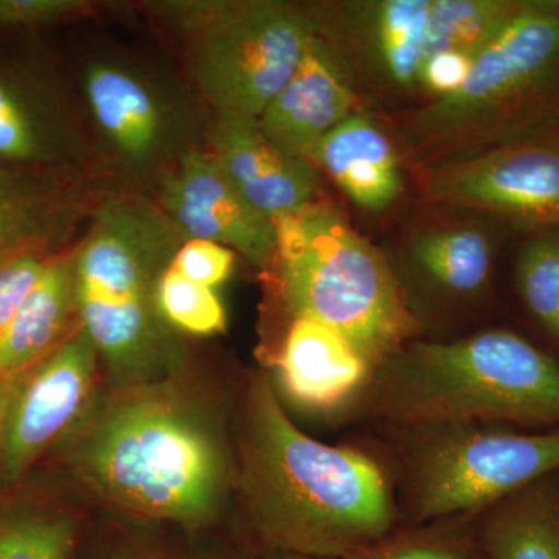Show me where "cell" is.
Wrapping results in <instances>:
<instances>
[{
	"mask_svg": "<svg viewBox=\"0 0 559 559\" xmlns=\"http://www.w3.org/2000/svg\"><path fill=\"white\" fill-rule=\"evenodd\" d=\"M57 451L73 480L123 521L191 535L230 532L231 417L183 371L109 389Z\"/></svg>",
	"mask_w": 559,
	"mask_h": 559,
	"instance_id": "obj_1",
	"label": "cell"
},
{
	"mask_svg": "<svg viewBox=\"0 0 559 559\" xmlns=\"http://www.w3.org/2000/svg\"><path fill=\"white\" fill-rule=\"evenodd\" d=\"M234 406L238 538L259 550L344 559L399 528L392 479L370 443L307 436L266 370L246 378Z\"/></svg>",
	"mask_w": 559,
	"mask_h": 559,
	"instance_id": "obj_2",
	"label": "cell"
},
{
	"mask_svg": "<svg viewBox=\"0 0 559 559\" xmlns=\"http://www.w3.org/2000/svg\"><path fill=\"white\" fill-rule=\"evenodd\" d=\"M341 421L559 429V364L510 330L414 340L371 371Z\"/></svg>",
	"mask_w": 559,
	"mask_h": 559,
	"instance_id": "obj_3",
	"label": "cell"
},
{
	"mask_svg": "<svg viewBox=\"0 0 559 559\" xmlns=\"http://www.w3.org/2000/svg\"><path fill=\"white\" fill-rule=\"evenodd\" d=\"M182 231L156 201L139 193L106 194L73 249L80 320L109 389L134 388L186 371L178 331L157 305Z\"/></svg>",
	"mask_w": 559,
	"mask_h": 559,
	"instance_id": "obj_4",
	"label": "cell"
},
{
	"mask_svg": "<svg viewBox=\"0 0 559 559\" xmlns=\"http://www.w3.org/2000/svg\"><path fill=\"white\" fill-rule=\"evenodd\" d=\"M559 127V0H522L448 97L400 121L401 157L428 168Z\"/></svg>",
	"mask_w": 559,
	"mask_h": 559,
	"instance_id": "obj_5",
	"label": "cell"
},
{
	"mask_svg": "<svg viewBox=\"0 0 559 559\" xmlns=\"http://www.w3.org/2000/svg\"><path fill=\"white\" fill-rule=\"evenodd\" d=\"M280 300L294 319L310 318L347 337L371 371L421 337L392 261L323 202L275 221Z\"/></svg>",
	"mask_w": 559,
	"mask_h": 559,
	"instance_id": "obj_6",
	"label": "cell"
},
{
	"mask_svg": "<svg viewBox=\"0 0 559 559\" xmlns=\"http://www.w3.org/2000/svg\"><path fill=\"white\" fill-rule=\"evenodd\" d=\"M392 479L399 528L473 518L559 473V429L524 432L488 423L371 428Z\"/></svg>",
	"mask_w": 559,
	"mask_h": 559,
	"instance_id": "obj_7",
	"label": "cell"
},
{
	"mask_svg": "<svg viewBox=\"0 0 559 559\" xmlns=\"http://www.w3.org/2000/svg\"><path fill=\"white\" fill-rule=\"evenodd\" d=\"M186 44L194 90L215 117L259 120L288 83L316 24L310 5L285 0L148 3Z\"/></svg>",
	"mask_w": 559,
	"mask_h": 559,
	"instance_id": "obj_8",
	"label": "cell"
},
{
	"mask_svg": "<svg viewBox=\"0 0 559 559\" xmlns=\"http://www.w3.org/2000/svg\"><path fill=\"white\" fill-rule=\"evenodd\" d=\"M81 91L110 160L134 182L157 186L173 165L209 140L213 119H202L198 100L131 58H90Z\"/></svg>",
	"mask_w": 559,
	"mask_h": 559,
	"instance_id": "obj_9",
	"label": "cell"
},
{
	"mask_svg": "<svg viewBox=\"0 0 559 559\" xmlns=\"http://www.w3.org/2000/svg\"><path fill=\"white\" fill-rule=\"evenodd\" d=\"M419 171L430 204L533 231L559 227V127Z\"/></svg>",
	"mask_w": 559,
	"mask_h": 559,
	"instance_id": "obj_10",
	"label": "cell"
},
{
	"mask_svg": "<svg viewBox=\"0 0 559 559\" xmlns=\"http://www.w3.org/2000/svg\"><path fill=\"white\" fill-rule=\"evenodd\" d=\"M100 358L80 326L68 341L10 381L2 443L0 492H10L49 451H57L98 396Z\"/></svg>",
	"mask_w": 559,
	"mask_h": 559,
	"instance_id": "obj_11",
	"label": "cell"
},
{
	"mask_svg": "<svg viewBox=\"0 0 559 559\" xmlns=\"http://www.w3.org/2000/svg\"><path fill=\"white\" fill-rule=\"evenodd\" d=\"M316 28L347 61L360 98H421L432 0L310 3Z\"/></svg>",
	"mask_w": 559,
	"mask_h": 559,
	"instance_id": "obj_12",
	"label": "cell"
},
{
	"mask_svg": "<svg viewBox=\"0 0 559 559\" xmlns=\"http://www.w3.org/2000/svg\"><path fill=\"white\" fill-rule=\"evenodd\" d=\"M492 270L495 241L485 224L473 221L415 231L400 267H393L423 340L473 314L488 297Z\"/></svg>",
	"mask_w": 559,
	"mask_h": 559,
	"instance_id": "obj_13",
	"label": "cell"
},
{
	"mask_svg": "<svg viewBox=\"0 0 559 559\" xmlns=\"http://www.w3.org/2000/svg\"><path fill=\"white\" fill-rule=\"evenodd\" d=\"M156 189L157 205L187 240L218 242L257 270L274 263V223L245 200L209 148L186 154Z\"/></svg>",
	"mask_w": 559,
	"mask_h": 559,
	"instance_id": "obj_14",
	"label": "cell"
},
{
	"mask_svg": "<svg viewBox=\"0 0 559 559\" xmlns=\"http://www.w3.org/2000/svg\"><path fill=\"white\" fill-rule=\"evenodd\" d=\"M92 146L64 95L43 70L0 57V162L86 173Z\"/></svg>",
	"mask_w": 559,
	"mask_h": 559,
	"instance_id": "obj_15",
	"label": "cell"
},
{
	"mask_svg": "<svg viewBox=\"0 0 559 559\" xmlns=\"http://www.w3.org/2000/svg\"><path fill=\"white\" fill-rule=\"evenodd\" d=\"M105 197L86 173L0 162V267L27 253L58 255Z\"/></svg>",
	"mask_w": 559,
	"mask_h": 559,
	"instance_id": "obj_16",
	"label": "cell"
},
{
	"mask_svg": "<svg viewBox=\"0 0 559 559\" xmlns=\"http://www.w3.org/2000/svg\"><path fill=\"white\" fill-rule=\"evenodd\" d=\"M358 109V84L347 61L316 28L296 72L261 114L259 124L280 150L308 160L323 135Z\"/></svg>",
	"mask_w": 559,
	"mask_h": 559,
	"instance_id": "obj_17",
	"label": "cell"
},
{
	"mask_svg": "<svg viewBox=\"0 0 559 559\" xmlns=\"http://www.w3.org/2000/svg\"><path fill=\"white\" fill-rule=\"evenodd\" d=\"M272 364L280 400L325 418L344 417L371 374L367 360L344 334L310 318L289 322Z\"/></svg>",
	"mask_w": 559,
	"mask_h": 559,
	"instance_id": "obj_18",
	"label": "cell"
},
{
	"mask_svg": "<svg viewBox=\"0 0 559 559\" xmlns=\"http://www.w3.org/2000/svg\"><path fill=\"white\" fill-rule=\"evenodd\" d=\"M209 150L245 200L272 223L318 201V168L275 146L259 120L215 117Z\"/></svg>",
	"mask_w": 559,
	"mask_h": 559,
	"instance_id": "obj_19",
	"label": "cell"
},
{
	"mask_svg": "<svg viewBox=\"0 0 559 559\" xmlns=\"http://www.w3.org/2000/svg\"><path fill=\"white\" fill-rule=\"evenodd\" d=\"M308 162L325 171L358 207L370 212L389 209L404 190L400 150L362 108L323 135Z\"/></svg>",
	"mask_w": 559,
	"mask_h": 559,
	"instance_id": "obj_20",
	"label": "cell"
},
{
	"mask_svg": "<svg viewBox=\"0 0 559 559\" xmlns=\"http://www.w3.org/2000/svg\"><path fill=\"white\" fill-rule=\"evenodd\" d=\"M80 326L73 252L58 253L0 336V373L9 381L20 377Z\"/></svg>",
	"mask_w": 559,
	"mask_h": 559,
	"instance_id": "obj_21",
	"label": "cell"
},
{
	"mask_svg": "<svg viewBox=\"0 0 559 559\" xmlns=\"http://www.w3.org/2000/svg\"><path fill=\"white\" fill-rule=\"evenodd\" d=\"M481 559H559V473L473 518Z\"/></svg>",
	"mask_w": 559,
	"mask_h": 559,
	"instance_id": "obj_22",
	"label": "cell"
},
{
	"mask_svg": "<svg viewBox=\"0 0 559 559\" xmlns=\"http://www.w3.org/2000/svg\"><path fill=\"white\" fill-rule=\"evenodd\" d=\"M253 550L231 532L191 535L123 521L86 533L73 559H252Z\"/></svg>",
	"mask_w": 559,
	"mask_h": 559,
	"instance_id": "obj_23",
	"label": "cell"
},
{
	"mask_svg": "<svg viewBox=\"0 0 559 559\" xmlns=\"http://www.w3.org/2000/svg\"><path fill=\"white\" fill-rule=\"evenodd\" d=\"M86 533L72 510L0 500V559H73Z\"/></svg>",
	"mask_w": 559,
	"mask_h": 559,
	"instance_id": "obj_24",
	"label": "cell"
},
{
	"mask_svg": "<svg viewBox=\"0 0 559 559\" xmlns=\"http://www.w3.org/2000/svg\"><path fill=\"white\" fill-rule=\"evenodd\" d=\"M521 3L522 0H432L425 61L443 51L477 57Z\"/></svg>",
	"mask_w": 559,
	"mask_h": 559,
	"instance_id": "obj_25",
	"label": "cell"
},
{
	"mask_svg": "<svg viewBox=\"0 0 559 559\" xmlns=\"http://www.w3.org/2000/svg\"><path fill=\"white\" fill-rule=\"evenodd\" d=\"M473 518L396 528L344 559H481Z\"/></svg>",
	"mask_w": 559,
	"mask_h": 559,
	"instance_id": "obj_26",
	"label": "cell"
},
{
	"mask_svg": "<svg viewBox=\"0 0 559 559\" xmlns=\"http://www.w3.org/2000/svg\"><path fill=\"white\" fill-rule=\"evenodd\" d=\"M516 288L532 319L559 344V227L533 231L522 246Z\"/></svg>",
	"mask_w": 559,
	"mask_h": 559,
	"instance_id": "obj_27",
	"label": "cell"
},
{
	"mask_svg": "<svg viewBox=\"0 0 559 559\" xmlns=\"http://www.w3.org/2000/svg\"><path fill=\"white\" fill-rule=\"evenodd\" d=\"M162 318L178 333L213 336L226 330L227 316L215 289L168 267L157 289Z\"/></svg>",
	"mask_w": 559,
	"mask_h": 559,
	"instance_id": "obj_28",
	"label": "cell"
},
{
	"mask_svg": "<svg viewBox=\"0 0 559 559\" xmlns=\"http://www.w3.org/2000/svg\"><path fill=\"white\" fill-rule=\"evenodd\" d=\"M235 252L218 242L187 240L180 246L171 266L183 277L215 289L234 271Z\"/></svg>",
	"mask_w": 559,
	"mask_h": 559,
	"instance_id": "obj_29",
	"label": "cell"
},
{
	"mask_svg": "<svg viewBox=\"0 0 559 559\" xmlns=\"http://www.w3.org/2000/svg\"><path fill=\"white\" fill-rule=\"evenodd\" d=\"M55 255L27 253L0 267V336L9 329L28 294Z\"/></svg>",
	"mask_w": 559,
	"mask_h": 559,
	"instance_id": "obj_30",
	"label": "cell"
},
{
	"mask_svg": "<svg viewBox=\"0 0 559 559\" xmlns=\"http://www.w3.org/2000/svg\"><path fill=\"white\" fill-rule=\"evenodd\" d=\"M87 10L84 0H0V32L55 24Z\"/></svg>",
	"mask_w": 559,
	"mask_h": 559,
	"instance_id": "obj_31",
	"label": "cell"
},
{
	"mask_svg": "<svg viewBox=\"0 0 559 559\" xmlns=\"http://www.w3.org/2000/svg\"><path fill=\"white\" fill-rule=\"evenodd\" d=\"M476 57L463 51H443L423 62L419 70V94L421 103L439 100L460 90Z\"/></svg>",
	"mask_w": 559,
	"mask_h": 559,
	"instance_id": "obj_32",
	"label": "cell"
},
{
	"mask_svg": "<svg viewBox=\"0 0 559 559\" xmlns=\"http://www.w3.org/2000/svg\"><path fill=\"white\" fill-rule=\"evenodd\" d=\"M252 559H325L307 557V555L289 554V551L280 550H253Z\"/></svg>",
	"mask_w": 559,
	"mask_h": 559,
	"instance_id": "obj_33",
	"label": "cell"
},
{
	"mask_svg": "<svg viewBox=\"0 0 559 559\" xmlns=\"http://www.w3.org/2000/svg\"><path fill=\"white\" fill-rule=\"evenodd\" d=\"M10 381L0 373V443H2L3 418H5L7 400H9Z\"/></svg>",
	"mask_w": 559,
	"mask_h": 559,
	"instance_id": "obj_34",
	"label": "cell"
}]
</instances>
